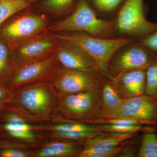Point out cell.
I'll return each mask as SVG.
<instances>
[{
    "mask_svg": "<svg viewBox=\"0 0 157 157\" xmlns=\"http://www.w3.org/2000/svg\"><path fill=\"white\" fill-rule=\"evenodd\" d=\"M9 90L8 105L22 116L34 120L46 121L58 112L59 97L52 88L49 81Z\"/></svg>",
    "mask_w": 157,
    "mask_h": 157,
    "instance_id": "1",
    "label": "cell"
},
{
    "mask_svg": "<svg viewBox=\"0 0 157 157\" xmlns=\"http://www.w3.org/2000/svg\"><path fill=\"white\" fill-rule=\"evenodd\" d=\"M54 34L58 39L72 42L84 51L94 60L98 70L111 80L108 71L110 60L119 50L135 42L132 38H101L77 32Z\"/></svg>",
    "mask_w": 157,
    "mask_h": 157,
    "instance_id": "2",
    "label": "cell"
},
{
    "mask_svg": "<svg viewBox=\"0 0 157 157\" xmlns=\"http://www.w3.org/2000/svg\"><path fill=\"white\" fill-rule=\"evenodd\" d=\"M113 29L112 21L97 17L87 0H79L73 13L50 26L48 31L52 33L77 32L99 38H109Z\"/></svg>",
    "mask_w": 157,
    "mask_h": 157,
    "instance_id": "3",
    "label": "cell"
},
{
    "mask_svg": "<svg viewBox=\"0 0 157 157\" xmlns=\"http://www.w3.org/2000/svg\"><path fill=\"white\" fill-rule=\"evenodd\" d=\"M21 11L11 16L0 27V39L10 48L49 31L48 19L45 15Z\"/></svg>",
    "mask_w": 157,
    "mask_h": 157,
    "instance_id": "4",
    "label": "cell"
},
{
    "mask_svg": "<svg viewBox=\"0 0 157 157\" xmlns=\"http://www.w3.org/2000/svg\"><path fill=\"white\" fill-rule=\"evenodd\" d=\"M102 109L101 86L59 98L58 112L68 120L87 123L99 117Z\"/></svg>",
    "mask_w": 157,
    "mask_h": 157,
    "instance_id": "5",
    "label": "cell"
},
{
    "mask_svg": "<svg viewBox=\"0 0 157 157\" xmlns=\"http://www.w3.org/2000/svg\"><path fill=\"white\" fill-rule=\"evenodd\" d=\"M102 74L104 75L97 69L76 70L62 66L58 67L49 82L59 98L102 86L104 82Z\"/></svg>",
    "mask_w": 157,
    "mask_h": 157,
    "instance_id": "6",
    "label": "cell"
},
{
    "mask_svg": "<svg viewBox=\"0 0 157 157\" xmlns=\"http://www.w3.org/2000/svg\"><path fill=\"white\" fill-rule=\"evenodd\" d=\"M59 39L47 31L16 47L10 48L13 67L40 61L54 54Z\"/></svg>",
    "mask_w": 157,
    "mask_h": 157,
    "instance_id": "7",
    "label": "cell"
},
{
    "mask_svg": "<svg viewBox=\"0 0 157 157\" xmlns=\"http://www.w3.org/2000/svg\"><path fill=\"white\" fill-rule=\"evenodd\" d=\"M116 25L120 33L141 39L157 30V23L145 17L144 0H127L119 11Z\"/></svg>",
    "mask_w": 157,
    "mask_h": 157,
    "instance_id": "8",
    "label": "cell"
},
{
    "mask_svg": "<svg viewBox=\"0 0 157 157\" xmlns=\"http://www.w3.org/2000/svg\"><path fill=\"white\" fill-rule=\"evenodd\" d=\"M58 63L54 54L40 61L13 67L3 86L13 90L36 82L50 81L59 67Z\"/></svg>",
    "mask_w": 157,
    "mask_h": 157,
    "instance_id": "9",
    "label": "cell"
},
{
    "mask_svg": "<svg viewBox=\"0 0 157 157\" xmlns=\"http://www.w3.org/2000/svg\"><path fill=\"white\" fill-rule=\"evenodd\" d=\"M115 54L109 62L108 71L114 79L117 76L129 71L146 70L156 57L157 52L136 43Z\"/></svg>",
    "mask_w": 157,
    "mask_h": 157,
    "instance_id": "10",
    "label": "cell"
},
{
    "mask_svg": "<svg viewBox=\"0 0 157 157\" xmlns=\"http://www.w3.org/2000/svg\"><path fill=\"white\" fill-rule=\"evenodd\" d=\"M134 119L142 125H155L157 122V98L144 94L123 99L120 107L101 119Z\"/></svg>",
    "mask_w": 157,
    "mask_h": 157,
    "instance_id": "11",
    "label": "cell"
},
{
    "mask_svg": "<svg viewBox=\"0 0 157 157\" xmlns=\"http://www.w3.org/2000/svg\"><path fill=\"white\" fill-rule=\"evenodd\" d=\"M59 39L54 55L62 66L76 70H98L94 60L81 48L69 41Z\"/></svg>",
    "mask_w": 157,
    "mask_h": 157,
    "instance_id": "12",
    "label": "cell"
},
{
    "mask_svg": "<svg viewBox=\"0 0 157 157\" xmlns=\"http://www.w3.org/2000/svg\"><path fill=\"white\" fill-rule=\"evenodd\" d=\"M111 80L117 91L123 99L145 94L146 70L129 71L117 76Z\"/></svg>",
    "mask_w": 157,
    "mask_h": 157,
    "instance_id": "13",
    "label": "cell"
},
{
    "mask_svg": "<svg viewBox=\"0 0 157 157\" xmlns=\"http://www.w3.org/2000/svg\"><path fill=\"white\" fill-rule=\"evenodd\" d=\"M135 133H111L86 139L83 151L88 152L105 153L114 150L124 140L131 138Z\"/></svg>",
    "mask_w": 157,
    "mask_h": 157,
    "instance_id": "14",
    "label": "cell"
},
{
    "mask_svg": "<svg viewBox=\"0 0 157 157\" xmlns=\"http://www.w3.org/2000/svg\"><path fill=\"white\" fill-rule=\"evenodd\" d=\"M79 146L72 142H55L48 144L34 155L37 157H63L77 155Z\"/></svg>",
    "mask_w": 157,
    "mask_h": 157,
    "instance_id": "15",
    "label": "cell"
},
{
    "mask_svg": "<svg viewBox=\"0 0 157 157\" xmlns=\"http://www.w3.org/2000/svg\"><path fill=\"white\" fill-rule=\"evenodd\" d=\"M123 101V98L119 94L112 83H104L102 86V109L99 118H103L116 110L120 107Z\"/></svg>",
    "mask_w": 157,
    "mask_h": 157,
    "instance_id": "16",
    "label": "cell"
},
{
    "mask_svg": "<svg viewBox=\"0 0 157 157\" xmlns=\"http://www.w3.org/2000/svg\"><path fill=\"white\" fill-rule=\"evenodd\" d=\"M22 0H0V27L11 16L29 7Z\"/></svg>",
    "mask_w": 157,
    "mask_h": 157,
    "instance_id": "17",
    "label": "cell"
},
{
    "mask_svg": "<svg viewBox=\"0 0 157 157\" xmlns=\"http://www.w3.org/2000/svg\"><path fill=\"white\" fill-rule=\"evenodd\" d=\"M137 156L157 157V136L151 131L143 134Z\"/></svg>",
    "mask_w": 157,
    "mask_h": 157,
    "instance_id": "18",
    "label": "cell"
},
{
    "mask_svg": "<svg viewBox=\"0 0 157 157\" xmlns=\"http://www.w3.org/2000/svg\"><path fill=\"white\" fill-rule=\"evenodd\" d=\"M12 69L10 48L4 40L0 39V84L3 85Z\"/></svg>",
    "mask_w": 157,
    "mask_h": 157,
    "instance_id": "19",
    "label": "cell"
},
{
    "mask_svg": "<svg viewBox=\"0 0 157 157\" xmlns=\"http://www.w3.org/2000/svg\"><path fill=\"white\" fill-rule=\"evenodd\" d=\"M145 94L157 98V56L146 70Z\"/></svg>",
    "mask_w": 157,
    "mask_h": 157,
    "instance_id": "20",
    "label": "cell"
},
{
    "mask_svg": "<svg viewBox=\"0 0 157 157\" xmlns=\"http://www.w3.org/2000/svg\"><path fill=\"white\" fill-rule=\"evenodd\" d=\"M52 129L54 131L59 132H103L99 125L75 123L58 124L52 127Z\"/></svg>",
    "mask_w": 157,
    "mask_h": 157,
    "instance_id": "21",
    "label": "cell"
},
{
    "mask_svg": "<svg viewBox=\"0 0 157 157\" xmlns=\"http://www.w3.org/2000/svg\"><path fill=\"white\" fill-rule=\"evenodd\" d=\"M74 0H44L41 4L43 9L56 14L65 13L70 9Z\"/></svg>",
    "mask_w": 157,
    "mask_h": 157,
    "instance_id": "22",
    "label": "cell"
},
{
    "mask_svg": "<svg viewBox=\"0 0 157 157\" xmlns=\"http://www.w3.org/2000/svg\"><path fill=\"white\" fill-rule=\"evenodd\" d=\"M98 125L101 132L111 133H135L146 129L140 125L101 124Z\"/></svg>",
    "mask_w": 157,
    "mask_h": 157,
    "instance_id": "23",
    "label": "cell"
},
{
    "mask_svg": "<svg viewBox=\"0 0 157 157\" xmlns=\"http://www.w3.org/2000/svg\"><path fill=\"white\" fill-rule=\"evenodd\" d=\"M53 135L55 137L72 139L80 140L100 136V135H108L109 134L104 132H59L54 131Z\"/></svg>",
    "mask_w": 157,
    "mask_h": 157,
    "instance_id": "24",
    "label": "cell"
},
{
    "mask_svg": "<svg viewBox=\"0 0 157 157\" xmlns=\"http://www.w3.org/2000/svg\"><path fill=\"white\" fill-rule=\"evenodd\" d=\"M95 6L102 12L113 11L123 0H92Z\"/></svg>",
    "mask_w": 157,
    "mask_h": 157,
    "instance_id": "25",
    "label": "cell"
},
{
    "mask_svg": "<svg viewBox=\"0 0 157 157\" xmlns=\"http://www.w3.org/2000/svg\"><path fill=\"white\" fill-rule=\"evenodd\" d=\"M138 43L157 52V30L141 39Z\"/></svg>",
    "mask_w": 157,
    "mask_h": 157,
    "instance_id": "26",
    "label": "cell"
},
{
    "mask_svg": "<svg viewBox=\"0 0 157 157\" xmlns=\"http://www.w3.org/2000/svg\"><path fill=\"white\" fill-rule=\"evenodd\" d=\"M122 149L121 147L112 151L105 153L88 152L83 151L82 150L78 152L77 156L78 157H114L118 156L120 153Z\"/></svg>",
    "mask_w": 157,
    "mask_h": 157,
    "instance_id": "27",
    "label": "cell"
},
{
    "mask_svg": "<svg viewBox=\"0 0 157 157\" xmlns=\"http://www.w3.org/2000/svg\"><path fill=\"white\" fill-rule=\"evenodd\" d=\"M32 156L31 153L16 148L0 150V157H28Z\"/></svg>",
    "mask_w": 157,
    "mask_h": 157,
    "instance_id": "28",
    "label": "cell"
},
{
    "mask_svg": "<svg viewBox=\"0 0 157 157\" xmlns=\"http://www.w3.org/2000/svg\"><path fill=\"white\" fill-rule=\"evenodd\" d=\"M7 133L11 137L30 142L34 141L36 139V135L32 131L11 132Z\"/></svg>",
    "mask_w": 157,
    "mask_h": 157,
    "instance_id": "29",
    "label": "cell"
},
{
    "mask_svg": "<svg viewBox=\"0 0 157 157\" xmlns=\"http://www.w3.org/2000/svg\"><path fill=\"white\" fill-rule=\"evenodd\" d=\"M3 120L5 123L22 124L26 123L22 116L15 111L6 113L3 116Z\"/></svg>",
    "mask_w": 157,
    "mask_h": 157,
    "instance_id": "30",
    "label": "cell"
},
{
    "mask_svg": "<svg viewBox=\"0 0 157 157\" xmlns=\"http://www.w3.org/2000/svg\"><path fill=\"white\" fill-rule=\"evenodd\" d=\"M32 128L31 125L26 123L22 124L5 123L3 125V128L6 133L11 132L32 131Z\"/></svg>",
    "mask_w": 157,
    "mask_h": 157,
    "instance_id": "31",
    "label": "cell"
},
{
    "mask_svg": "<svg viewBox=\"0 0 157 157\" xmlns=\"http://www.w3.org/2000/svg\"><path fill=\"white\" fill-rule=\"evenodd\" d=\"M9 90L0 84V110L2 111L9 104Z\"/></svg>",
    "mask_w": 157,
    "mask_h": 157,
    "instance_id": "32",
    "label": "cell"
},
{
    "mask_svg": "<svg viewBox=\"0 0 157 157\" xmlns=\"http://www.w3.org/2000/svg\"><path fill=\"white\" fill-rule=\"evenodd\" d=\"M135 151L134 149L126 148L121 150L118 156L123 157H134L135 155Z\"/></svg>",
    "mask_w": 157,
    "mask_h": 157,
    "instance_id": "33",
    "label": "cell"
},
{
    "mask_svg": "<svg viewBox=\"0 0 157 157\" xmlns=\"http://www.w3.org/2000/svg\"><path fill=\"white\" fill-rule=\"evenodd\" d=\"M22 1H25V2H27L31 4V3L35 2V1H36V0H22Z\"/></svg>",
    "mask_w": 157,
    "mask_h": 157,
    "instance_id": "34",
    "label": "cell"
},
{
    "mask_svg": "<svg viewBox=\"0 0 157 157\" xmlns=\"http://www.w3.org/2000/svg\"><path fill=\"white\" fill-rule=\"evenodd\" d=\"M0 111H1V110H0Z\"/></svg>",
    "mask_w": 157,
    "mask_h": 157,
    "instance_id": "35",
    "label": "cell"
}]
</instances>
